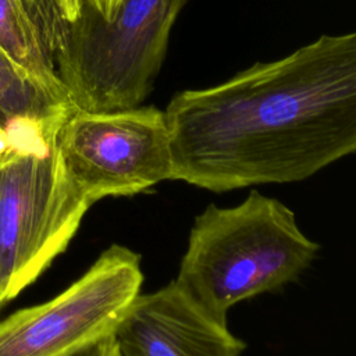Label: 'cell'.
<instances>
[{"instance_id": "obj_1", "label": "cell", "mask_w": 356, "mask_h": 356, "mask_svg": "<svg viewBox=\"0 0 356 356\" xmlns=\"http://www.w3.org/2000/svg\"><path fill=\"white\" fill-rule=\"evenodd\" d=\"M164 113L175 181L225 192L306 179L356 153V31L182 90Z\"/></svg>"}, {"instance_id": "obj_2", "label": "cell", "mask_w": 356, "mask_h": 356, "mask_svg": "<svg viewBox=\"0 0 356 356\" xmlns=\"http://www.w3.org/2000/svg\"><path fill=\"white\" fill-rule=\"evenodd\" d=\"M318 249L288 206L252 191L236 206L210 204L196 216L174 281L227 323L238 302L298 280Z\"/></svg>"}, {"instance_id": "obj_3", "label": "cell", "mask_w": 356, "mask_h": 356, "mask_svg": "<svg viewBox=\"0 0 356 356\" xmlns=\"http://www.w3.org/2000/svg\"><path fill=\"white\" fill-rule=\"evenodd\" d=\"M186 0H124L111 19L85 0L64 19L54 63L75 110L134 108L152 92Z\"/></svg>"}, {"instance_id": "obj_4", "label": "cell", "mask_w": 356, "mask_h": 356, "mask_svg": "<svg viewBox=\"0 0 356 356\" xmlns=\"http://www.w3.org/2000/svg\"><path fill=\"white\" fill-rule=\"evenodd\" d=\"M90 207L68 178L56 145L42 153L15 154L0 165V298L4 305L67 249Z\"/></svg>"}, {"instance_id": "obj_5", "label": "cell", "mask_w": 356, "mask_h": 356, "mask_svg": "<svg viewBox=\"0 0 356 356\" xmlns=\"http://www.w3.org/2000/svg\"><path fill=\"white\" fill-rule=\"evenodd\" d=\"M61 164L90 206L132 196L172 179L171 139L164 110H74L56 136Z\"/></svg>"}, {"instance_id": "obj_6", "label": "cell", "mask_w": 356, "mask_h": 356, "mask_svg": "<svg viewBox=\"0 0 356 356\" xmlns=\"http://www.w3.org/2000/svg\"><path fill=\"white\" fill-rule=\"evenodd\" d=\"M140 256L111 245L68 288L0 321V356H75L113 335L140 295Z\"/></svg>"}, {"instance_id": "obj_7", "label": "cell", "mask_w": 356, "mask_h": 356, "mask_svg": "<svg viewBox=\"0 0 356 356\" xmlns=\"http://www.w3.org/2000/svg\"><path fill=\"white\" fill-rule=\"evenodd\" d=\"M114 337L122 356H239L246 348L175 281L139 295Z\"/></svg>"}, {"instance_id": "obj_8", "label": "cell", "mask_w": 356, "mask_h": 356, "mask_svg": "<svg viewBox=\"0 0 356 356\" xmlns=\"http://www.w3.org/2000/svg\"><path fill=\"white\" fill-rule=\"evenodd\" d=\"M64 19L58 0H0V49L56 103H70L54 63Z\"/></svg>"}, {"instance_id": "obj_9", "label": "cell", "mask_w": 356, "mask_h": 356, "mask_svg": "<svg viewBox=\"0 0 356 356\" xmlns=\"http://www.w3.org/2000/svg\"><path fill=\"white\" fill-rule=\"evenodd\" d=\"M70 103H56L32 85L0 49V124L24 118L65 120L72 111Z\"/></svg>"}, {"instance_id": "obj_10", "label": "cell", "mask_w": 356, "mask_h": 356, "mask_svg": "<svg viewBox=\"0 0 356 356\" xmlns=\"http://www.w3.org/2000/svg\"><path fill=\"white\" fill-rule=\"evenodd\" d=\"M85 1L90 7H93L103 18L111 19L117 14L124 0H85Z\"/></svg>"}, {"instance_id": "obj_11", "label": "cell", "mask_w": 356, "mask_h": 356, "mask_svg": "<svg viewBox=\"0 0 356 356\" xmlns=\"http://www.w3.org/2000/svg\"><path fill=\"white\" fill-rule=\"evenodd\" d=\"M15 154L17 153L13 149L10 136H8L7 131L4 129V127L0 124V165L4 164L8 159H11Z\"/></svg>"}, {"instance_id": "obj_12", "label": "cell", "mask_w": 356, "mask_h": 356, "mask_svg": "<svg viewBox=\"0 0 356 356\" xmlns=\"http://www.w3.org/2000/svg\"><path fill=\"white\" fill-rule=\"evenodd\" d=\"M58 1L67 19H72L78 14L81 7V0H58Z\"/></svg>"}, {"instance_id": "obj_13", "label": "cell", "mask_w": 356, "mask_h": 356, "mask_svg": "<svg viewBox=\"0 0 356 356\" xmlns=\"http://www.w3.org/2000/svg\"><path fill=\"white\" fill-rule=\"evenodd\" d=\"M3 306H4V302H3V300H1V298H0V309H1Z\"/></svg>"}]
</instances>
